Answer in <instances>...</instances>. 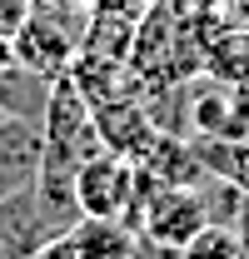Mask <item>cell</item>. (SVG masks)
<instances>
[{
  "label": "cell",
  "instance_id": "8fae6325",
  "mask_svg": "<svg viewBox=\"0 0 249 259\" xmlns=\"http://www.w3.org/2000/svg\"><path fill=\"white\" fill-rule=\"evenodd\" d=\"M234 229H239V239H244V254H249V199H244V209H239V220H234Z\"/></svg>",
  "mask_w": 249,
  "mask_h": 259
},
{
  "label": "cell",
  "instance_id": "6da1fadb",
  "mask_svg": "<svg viewBox=\"0 0 249 259\" xmlns=\"http://www.w3.org/2000/svg\"><path fill=\"white\" fill-rule=\"evenodd\" d=\"M90 30V5H35L25 25L15 30V65H25L35 75H65Z\"/></svg>",
  "mask_w": 249,
  "mask_h": 259
},
{
  "label": "cell",
  "instance_id": "ba28073f",
  "mask_svg": "<svg viewBox=\"0 0 249 259\" xmlns=\"http://www.w3.org/2000/svg\"><path fill=\"white\" fill-rule=\"evenodd\" d=\"M25 15H30V0H0V30L10 35V40L25 25Z\"/></svg>",
  "mask_w": 249,
  "mask_h": 259
},
{
  "label": "cell",
  "instance_id": "30bf717a",
  "mask_svg": "<svg viewBox=\"0 0 249 259\" xmlns=\"http://www.w3.org/2000/svg\"><path fill=\"white\" fill-rule=\"evenodd\" d=\"M10 65H15V40L0 30V70H10Z\"/></svg>",
  "mask_w": 249,
  "mask_h": 259
},
{
  "label": "cell",
  "instance_id": "52a82bcc",
  "mask_svg": "<svg viewBox=\"0 0 249 259\" xmlns=\"http://www.w3.org/2000/svg\"><path fill=\"white\" fill-rule=\"evenodd\" d=\"M180 259H249V254H244V239H239L234 225H204L180 249Z\"/></svg>",
  "mask_w": 249,
  "mask_h": 259
},
{
  "label": "cell",
  "instance_id": "8992f818",
  "mask_svg": "<svg viewBox=\"0 0 249 259\" xmlns=\"http://www.w3.org/2000/svg\"><path fill=\"white\" fill-rule=\"evenodd\" d=\"M189 145H194V155H199V164H204L210 175L229 180V185H234V190L249 199V135H244V140H215V135H194Z\"/></svg>",
  "mask_w": 249,
  "mask_h": 259
},
{
  "label": "cell",
  "instance_id": "5b68a950",
  "mask_svg": "<svg viewBox=\"0 0 249 259\" xmlns=\"http://www.w3.org/2000/svg\"><path fill=\"white\" fill-rule=\"evenodd\" d=\"M65 239H70L75 259H135V244H140V234L130 225H120V220H90V214H80V225Z\"/></svg>",
  "mask_w": 249,
  "mask_h": 259
},
{
  "label": "cell",
  "instance_id": "3957f363",
  "mask_svg": "<svg viewBox=\"0 0 249 259\" xmlns=\"http://www.w3.org/2000/svg\"><path fill=\"white\" fill-rule=\"evenodd\" d=\"M40 169H45V125L5 115L0 120V199L35 190Z\"/></svg>",
  "mask_w": 249,
  "mask_h": 259
},
{
  "label": "cell",
  "instance_id": "7c38bea8",
  "mask_svg": "<svg viewBox=\"0 0 249 259\" xmlns=\"http://www.w3.org/2000/svg\"><path fill=\"white\" fill-rule=\"evenodd\" d=\"M35 5H90V0H35Z\"/></svg>",
  "mask_w": 249,
  "mask_h": 259
},
{
  "label": "cell",
  "instance_id": "7a4b0ae2",
  "mask_svg": "<svg viewBox=\"0 0 249 259\" xmlns=\"http://www.w3.org/2000/svg\"><path fill=\"white\" fill-rule=\"evenodd\" d=\"M75 199H80V214H90V220H120V225L135 229V214H140V164L124 160V155L100 150L95 160L80 164Z\"/></svg>",
  "mask_w": 249,
  "mask_h": 259
},
{
  "label": "cell",
  "instance_id": "9c48e42d",
  "mask_svg": "<svg viewBox=\"0 0 249 259\" xmlns=\"http://www.w3.org/2000/svg\"><path fill=\"white\" fill-rule=\"evenodd\" d=\"M35 259H75V249H70V239H50V244H40V249H35Z\"/></svg>",
  "mask_w": 249,
  "mask_h": 259
},
{
  "label": "cell",
  "instance_id": "277c9868",
  "mask_svg": "<svg viewBox=\"0 0 249 259\" xmlns=\"http://www.w3.org/2000/svg\"><path fill=\"white\" fill-rule=\"evenodd\" d=\"M95 130H100V140H105V150L110 155H124V160H145L150 155V145H155L164 130L155 125V115L145 110V100H105V105H95Z\"/></svg>",
  "mask_w": 249,
  "mask_h": 259
}]
</instances>
